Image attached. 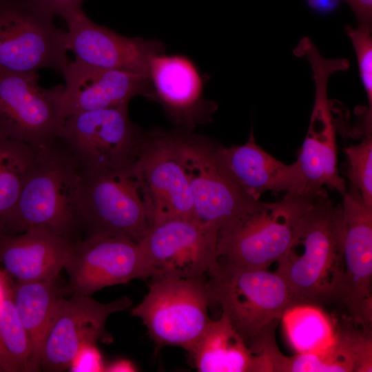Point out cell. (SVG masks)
Segmentation results:
<instances>
[{
	"label": "cell",
	"mask_w": 372,
	"mask_h": 372,
	"mask_svg": "<svg viewBox=\"0 0 372 372\" xmlns=\"http://www.w3.org/2000/svg\"><path fill=\"white\" fill-rule=\"evenodd\" d=\"M10 285L8 282V276L6 273L0 271V307L9 290Z\"/></svg>",
	"instance_id": "836d02e7"
},
{
	"label": "cell",
	"mask_w": 372,
	"mask_h": 372,
	"mask_svg": "<svg viewBox=\"0 0 372 372\" xmlns=\"http://www.w3.org/2000/svg\"><path fill=\"white\" fill-rule=\"evenodd\" d=\"M105 366L96 344L83 347L69 368L70 371H104Z\"/></svg>",
	"instance_id": "f1b7e54d"
},
{
	"label": "cell",
	"mask_w": 372,
	"mask_h": 372,
	"mask_svg": "<svg viewBox=\"0 0 372 372\" xmlns=\"http://www.w3.org/2000/svg\"><path fill=\"white\" fill-rule=\"evenodd\" d=\"M221 154L236 183L256 200L267 192L305 193L296 163L285 164L265 152L256 143L252 130L245 143L222 145Z\"/></svg>",
	"instance_id": "44dd1931"
},
{
	"label": "cell",
	"mask_w": 372,
	"mask_h": 372,
	"mask_svg": "<svg viewBox=\"0 0 372 372\" xmlns=\"http://www.w3.org/2000/svg\"><path fill=\"white\" fill-rule=\"evenodd\" d=\"M39 10L52 16L64 15L81 9L83 0H25Z\"/></svg>",
	"instance_id": "f546056e"
},
{
	"label": "cell",
	"mask_w": 372,
	"mask_h": 372,
	"mask_svg": "<svg viewBox=\"0 0 372 372\" xmlns=\"http://www.w3.org/2000/svg\"><path fill=\"white\" fill-rule=\"evenodd\" d=\"M81 173L58 138L40 147L1 235L41 229L72 243L83 238L79 205Z\"/></svg>",
	"instance_id": "7a4b0ae2"
},
{
	"label": "cell",
	"mask_w": 372,
	"mask_h": 372,
	"mask_svg": "<svg viewBox=\"0 0 372 372\" xmlns=\"http://www.w3.org/2000/svg\"><path fill=\"white\" fill-rule=\"evenodd\" d=\"M62 74L65 85L59 108L63 119L82 112L128 104L138 95L148 99L151 92L147 76L100 68L76 58Z\"/></svg>",
	"instance_id": "ac0fdd59"
},
{
	"label": "cell",
	"mask_w": 372,
	"mask_h": 372,
	"mask_svg": "<svg viewBox=\"0 0 372 372\" xmlns=\"http://www.w3.org/2000/svg\"><path fill=\"white\" fill-rule=\"evenodd\" d=\"M79 203L85 237L102 234L140 243L152 227L134 165L105 172L81 171Z\"/></svg>",
	"instance_id": "ba28073f"
},
{
	"label": "cell",
	"mask_w": 372,
	"mask_h": 372,
	"mask_svg": "<svg viewBox=\"0 0 372 372\" xmlns=\"http://www.w3.org/2000/svg\"><path fill=\"white\" fill-rule=\"evenodd\" d=\"M344 151L350 185L360 190L364 203L372 207V134L364 136L360 143L349 145Z\"/></svg>",
	"instance_id": "4316f807"
},
{
	"label": "cell",
	"mask_w": 372,
	"mask_h": 372,
	"mask_svg": "<svg viewBox=\"0 0 372 372\" xmlns=\"http://www.w3.org/2000/svg\"><path fill=\"white\" fill-rule=\"evenodd\" d=\"M66 52L65 32L53 16L25 0H0V68L62 74L69 63Z\"/></svg>",
	"instance_id": "8fae6325"
},
{
	"label": "cell",
	"mask_w": 372,
	"mask_h": 372,
	"mask_svg": "<svg viewBox=\"0 0 372 372\" xmlns=\"http://www.w3.org/2000/svg\"><path fill=\"white\" fill-rule=\"evenodd\" d=\"M343 242L342 205L334 204L322 188L301 218L288 252L277 263L276 272L288 285L292 305L342 302Z\"/></svg>",
	"instance_id": "6da1fadb"
},
{
	"label": "cell",
	"mask_w": 372,
	"mask_h": 372,
	"mask_svg": "<svg viewBox=\"0 0 372 372\" xmlns=\"http://www.w3.org/2000/svg\"><path fill=\"white\" fill-rule=\"evenodd\" d=\"M148 78V99L158 102L178 127L192 130L211 119L217 104L204 98L207 79L190 58L156 54L149 60Z\"/></svg>",
	"instance_id": "e0dca14e"
},
{
	"label": "cell",
	"mask_w": 372,
	"mask_h": 372,
	"mask_svg": "<svg viewBox=\"0 0 372 372\" xmlns=\"http://www.w3.org/2000/svg\"><path fill=\"white\" fill-rule=\"evenodd\" d=\"M127 107L82 112L64 119L58 138L81 171H116L136 163L144 132L130 119Z\"/></svg>",
	"instance_id": "52a82bcc"
},
{
	"label": "cell",
	"mask_w": 372,
	"mask_h": 372,
	"mask_svg": "<svg viewBox=\"0 0 372 372\" xmlns=\"http://www.w3.org/2000/svg\"><path fill=\"white\" fill-rule=\"evenodd\" d=\"M10 293L31 344L28 371H39L43 338L57 304L66 296V282L59 275L44 281H15Z\"/></svg>",
	"instance_id": "7402d4cb"
},
{
	"label": "cell",
	"mask_w": 372,
	"mask_h": 372,
	"mask_svg": "<svg viewBox=\"0 0 372 372\" xmlns=\"http://www.w3.org/2000/svg\"><path fill=\"white\" fill-rule=\"evenodd\" d=\"M287 338L297 353L316 352L331 345L335 326L320 306L296 304L281 317Z\"/></svg>",
	"instance_id": "cb8c5ba5"
},
{
	"label": "cell",
	"mask_w": 372,
	"mask_h": 372,
	"mask_svg": "<svg viewBox=\"0 0 372 372\" xmlns=\"http://www.w3.org/2000/svg\"><path fill=\"white\" fill-rule=\"evenodd\" d=\"M341 0H307L311 8L320 12H328L334 10Z\"/></svg>",
	"instance_id": "1f68e13d"
},
{
	"label": "cell",
	"mask_w": 372,
	"mask_h": 372,
	"mask_svg": "<svg viewBox=\"0 0 372 372\" xmlns=\"http://www.w3.org/2000/svg\"><path fill=\"white\" fill-rule=\"evenodd\" d=\"M63 268L68 277L66 296H91L107 287L151 277L141 243L102 234L73 242Z\"/></svg>",
	"instance_id": "7c38bea8"
},
{
	"label": "cell",
	"mask_w": 372,
	"mask_h": 372,
	"mask_svg": "<svg viewBox=\"0 0 372 372\" xmlns=\"http://www.w3.org/2000/svg\"><path fill=\"white\" fill-rule=\"evenodd\" d=\"M211 302L205 277L157 278L131 313L141 320L158 346L190 353L212 320L208 313Z\"/></svg>",
	"instance_id": "8992f818"
},
{
	"label": "cell",
	"mask_w": 372,
	"mask_h": 372,
	"mask_svg": "<svg viewBox=\"0 0 372 372\" xmlns=\"http://www.w3.org/2000/svg\"><path fill=\"white\" fill-rule=\"evenodd\" d=\"M189 353L200 372H261L259 357L223 314L211 321Z\"/></svg>",
	"instance_id": "603a6c76"
},
{
	"label": "cell",
	"mask_w": 372,
	"mask_h": 372,
	"mask_svg": "<svg viewBox=\"0 0 372 372\" xmlns=\"http://www.w3.org/2000/svg\"><path fill=\"white\" fill-rule=\"evenodd\" d=\"M344 295L342 300L349 318L361 325V309L371 298L372 207L364 201L360 190L350 185L343 195Z\"/></svg>",
	"instance_id": "d6986e66"
},
{
	"label": "cell",
	"mask_w": 372,
	"mask_h": 372,
	"mask_svg": "<svg viewBox=\"0 0 372 372\" xmlns=\"http://www.w3.org/2000/svg\"><path fill=\"white\" fill-rule=\"evenodd\" d=\"M37 71L0 68V138L41 147L55 141L64 119V86L44 88Z\"/></svg>",
	"instance_id": "30bf717a"
},
{
	"label": "cell",
	"mask_w": 372,
	"mask_h": 372,
	"mask_svg": "<svg viewBox=\"0 0 372 372\" xmlns=\"http://www.w3.org/2000/svg\"><path fill=\"white\" fill-rule=\"evenodd\" d=\"M168 133L188 179L194 220L218 231L260 202L233 178L223 161L221 144L191 130L178 127Z\"/></svg>",
	"instance_id": "5b68a950"
},
{
	"label": "cell",
	"mask_w": 372,
	"mask_h": 372,
	"mask_svg": "<svg viewBox=\"0 0 372 372\" xmlns=\"http://www.w3.org/2000/svg\"><path fill=\"white\" fill-rule=\"evenodd\" d=\"M40 147L0 138V235Z\"/></svg>",
	"instance_id": "d4e9b609"
},
{
	"label": "cell",
	"mask_w": 372,
	"mask_h": 372,
	"mask_svg": "<svg viewBox=\"0 0 372 372\" xmlns=\"http://www.w3.org/2000/svg\"><path fill=\"white\" fill-rule=\"evenodd\" d=\"M67 51L76 59L103 68L125 71L148 76L151 57L165 50L155 39L129 37L94 23L81 9L63 17Z\"/></svg>",
	"instance_id": "2e32d148"
},
{
	"label": "cell",
	"mask_w": 372,
	"mask_h": 372,
	"mask_svg": "<svg viewBox=\"0 0 372 372\" xmlns=\"http://www.w3.org/2000/svg\"><path fill=\"white\" fill-rule=\"evenodd\" d=\"M351 8L358 27L371 30L372 0H344Z\"/></svg>",
	"instance_id": "4dcf8cb0"
},
{
	"label": "cell",
	"mask_w": 372,
	"mask_h": 372,
	"mask_svg": "<svg viewBox=\"0 0 372 372\" xmlns=\"http://www.w3.org/2000/svg\"><path fill=\"white\" fill-rule=\"evenodd\" d=\"M320 190L285 194L273 203L260 200L252 209L227 222L218 234V260L263 269L280 262Z\"/></svg>",
	"instance_id": "3957f363"
},
{
	"label": "cell",
	"mask_w": 372,
	"mask_h": 372,
	"mask_svg": "<svg viewBox=\"0 0 372 372\" xmlns=\"http://www.w3.org/2000/svg\"><path fill=\"white\" fill-rule=\"evenodd\" d=\"M301 57L309 61L315 82L313 111L306 137L295 162L304 192L327 187L344 195L347 190L338 169L336 125L327 97V85L335 72L347 70L345 59H326L313 43L303 45Z\"/></svg>",
	"instance_id": "9c48e42d"
},
{
	"label": "cell",
	"mask_w": 372,
	"mask_h": 372,
	"mask_svg": "<svg viewBox=\"0 0 372 372\" xmlns=\"http://www.w3.org/2000/svg\"><path fill=\"white\" fill-rule=\"evenodd\" d=\"M72 242L41 229L0 235V264L6 274L19 282H38L58 275Z\"/></svg>",
	"instance_id": "ffe728a7"
},
{
	"label": "cell",
	"mask_w": 372,
	"mask_h": 372,
	"mask_svg": "<svg viewBox=\"0 0 372 372\" xmlns=\"http://www.w3.org/2000/svg\"><path fill=\"white\" fill-rule=\"evenodd\" d=\"M133 364L125 360H117L108 366L105 367L104 371H134Z\"/></svg>",
	"instance_id": "d6a6232c"
},
{
	"label": "cell",
	"mask_w": 372,
	"mask_h": 372,
	"mask_svg": "<svg viewBox=\"0 0 372 372\" xmlns=\"http://www.w3.org/2000/svg\"><path fill=\"white\" fill-rule=\"evenodd\" d=\"M134 168L152 226L170 219H194L188 179L168 131L144 132Z\"/></svg>",
	"instance_id": "5bb4252c"
},
{
	"label": "cell",
	"mask_w": 372,
	"mask_h": 372,
	"mask_svg": "<svg viewBox=\"0 0 372 372\" xmlns=\"http://www.w3.org/2000/svg\"><path fill=\"white\" fill-rule=\"evenodd\" d=\"M354 48L360 76L372 112V37L371 31L347 25L345 29Z\"/></svg>",
	"instance_id": "83f0119b"
},
{
	"label": "cell",
	"mask_w": 372,
	"mask_h": 372,
	"mask_svg": "<svg viewBox=\"0 0 372 372\" xmlns=\"http://www.w3.org/2000/svg\"><path fill=\"white\" fill-rule=\"evenodd\" d=\"M31 344L12 301L10 287L0 307V366L3 371H28Z\"/></svg>",
	"instance_id": "484cf974"
},
{
	"label": "cell",
	"mask_w": 372,
	"mask_h": 372,
	"mask_svg": "<svg viewBox=\"0 0 372 372\" xmlns=\"http://www.w3.org/2000/svg\"><path fill=\"white\" fill-rule=\"evenodd\" d=\"M0 371H3L1 367L0 366Z\"/></svg>",
	"instance_id": "e575fe53"
},
{
	"label": "cell",
	"mask_w": 372,
	"mask_h": 372,
	"mask_svg": "<svg viewBox=\"0 0 372 372\" xmlns=\"http://www.w3.org/2000/svg\"><path fill=\"white\" fill-rule=\"evenodd\" d=\"M207 274L212 302L220 306L249 349L293 304L288 285L276 271L218 260Z\"/></svg>",
	"instance_id": "277c9868"
},
{
	"label": "cell",
	"mask_w": 372,
	"mask_h": 372,
	"mask_svg": "<svg viewBox=\"0 0 372 372\" xmlns=\"http://www.w3.org/2000/svg\"><path fill=\"white\" fill-rule=\"evenodd\" d=\"M132 302L127 296L107 303L87 295L61 298L43 338L41 371H64L85 346L112 342L105 329L107 320L111 314L130 307Z\"/></svg>",
	"instance_id": "4fadbf2b"
},
{
	"label": "cell",
	"mask_w": 372,
	"mask_h": 372,
	"mask_svg": "<svg viewBox=\"0 0 372 372\" xmlns=\"http://www.w3.org/2000/svg\"><path fill=\"white\" fill-rule=\"evenodd\" d=\"M218 231L194 219L175 218L152 226L140 242L151 278H201L218 264Z\"/></svg>",
	"instance_id": "9a60e30c"
}]
</instances>
